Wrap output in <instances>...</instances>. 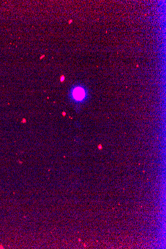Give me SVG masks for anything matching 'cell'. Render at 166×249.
<instances>
[{
    "mask_svg": "<svg viewBox=\"0 0 166 249\" xmlns=\"http://www.w3.org/2000/svg\"><path fill=\"white\" fill-rule=\"evenodd\" d=\"M64 80V77H63H63H62V78H61V82H63Z\"/></svg>",
    "mask_w": 166,
    "mask_h": 249,
    "instance_id": "obj_2",
    "label": "cell"
},
{
    "mask_svg": "<svg viewBox=\"0 0 166 249\" xmlns=\"http://www.w3.org/2000/svg\"><path fill=\"white\" fill-rule=\"evenodd\" d=\"M71 96L72 100L75 102H81L85 100L87 93L85 89L81 86L75 87L71 91Z\"/></svg>",
    "mask_w": 166,
    "mask_h": 249,
    "instance_id": "obj_1",
    "label": "cell"
}]
</instances>
